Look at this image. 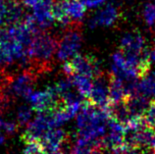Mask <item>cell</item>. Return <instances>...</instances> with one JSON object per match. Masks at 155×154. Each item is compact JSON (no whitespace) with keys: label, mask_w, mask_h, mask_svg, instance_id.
I'll return each instance as SVG.
<instances>
[{"label":"cell","mask_w":155,"mask_h":154,"mask_svg":"<svg viewBox=\"0 0 155 154\" xmlns=\"http://www.w3.org/2000/svg\"><path fill=\"white\" fill-rule=\"evenodd\" d=\"M153 3H154V4H155V0H154V2H153Z\"/></svg>","instance_id":"2e32d148"},{"label":"cell","mask_w":155,"mask_h":154,"mask_svg":"<svg viewBox=\"0 0 155 154\" xmlns=\"http://www.w3.org/2000/svg\"><path fill=\"white\" fill-rule=\"evenodd\" d=\"M144 49H146L145 40L138 32H129L121 39L120 52L124 54H137Z\"/></svg>","instance_id":"5b68a950"},{"label":"cell","mask_w":155,"mask_h":154,"mask_svg":"<svg viewBox=\"0 0 155 154\" xmlns=\"http://www.w3.org/2000/svg\"><path fill=\"white\" fill-rule=\"evenodd\" d=\"M120 18V12L118 8L113 5H107L103 9H101L94 17H93L89 26L91 28H95L97 26L99 27H110L113 26Z\"/></svg>","instance_id":"8992f818"},{"label":"cell","mask_w":155,"mask_h":154,"mask_svg":"<svg viewBox=\"0 0 155 154\" xmlns=\"http://www.w3.org/2000/svg\"><path fill=\"white\" fill-rule=\"evenodd\" d=\"M142 121L149 129H151L155 133V98L150 101V104L143 118H142Z\"/></svg>","instance_id":"30bf717a"},{"label":"cell","mask_w":155,"mask_h":154,"mask_svg":"<svg viewBox=\"0 0 155 154\" xmlns=\"http://www.w3.org/2000/svg\"><path fill=\"white\" fill-rule=\"evenodd\" d=\"M81 44V34L80 31V23H74L67 27L65 34L59 39L57 57L61 61H67L78 54Z\"/></svg>","instance_id":"7a4b0ae2"},{"label":"cell","mask_w":155,"mask_h":154,"mask_svg":"<svg viewBox=\"0 0 155 154\" xmlns=\"http://www.w3.org/2000/svg\"><path fill=\"white\" fill-rule=\"evenodd\" d=\"M67 78L70 80V82L74 87H76L77 90L79 91L83 96L87 97L89 95L92 87V82L91 79L87 78V77L81 76L78 74H71L67 76Z\"/></svg>","instance_id":"ba28073f"},{"label":"cell","mask_w":155,"mask_h":154,"mask_svg":"<svg viewBox=\"0 0 155 154\" xmlns=\"http://www.w3.org/2000/svg\"><path fill=\"white\" fill-rule=\"evenodd\" d=\"M138 92L146 97L155 98V74L146 75L138 84Z\"/></svg>","instance_id":"9c48e42d"},{"label":"cell","mask_w":155,"mask_h":154,"mask_svg":"<svg viewBox=\"0 0 155 154\" xmlns=\"http://www.w3.org/2000/svg\"><path fill=\"white\" fill-rule=\"evenodd\" d=\"M36 76L28 69L24 70L21 74H19L11 86V93L13 95H17L22 98L30 99L32 92V87L36 80Z\"/></svg>","instance_id":"277c9868"},{"label":"cell","mask_w":155,"mask_h":154,"mask_svg":"<svg viewBox=\"0 0 155 154\" xmlns=\"http://www.w3.org/2000/svg\"><path fill=\"white\" fill-rule=\"evenodd\" d=\"M63 2L68 17L73 22L79 23L81 20H83L87 8L83 3L79 0H63Z\"/></svg>","instance_id":"52a82bcc"},{"label":"cell","mask_w":155,"mask_h":154,"mask_svg":"<svg viewBox=\"0 0 155 154\" xmlns=\"http://www.w3.org/2000/svg\"><path fill=\"white\" fill-rule=\"evenodd\" d=\"M32 107L27 106V105H23L19 108L18 111V122L19 125L24 126L27 125L31 118V113H32Z\"/></svg>","instance_id":"7c38bea8"},{"label":"cell","mask_w":155,"mask_h":154,"mask_svg":"<svg viewBox=\"0 0 155 154\" xmlns=\"http://www.w3.org/2000/svg\"><path fill=\"white\" fill-rule=\"evenodd\" d=\"M142 16L145 23L149 27H155V4L148 2L143 7Z\"/></svg>","instance_id":"8fae6325"},{"label":"cell","mask_w":155,"mask_h":154,"mask_svg":"<svg viewBox=\"0 0 155 154\" xmlns=\"http://www.w3.org/2000/svg\"><path fill=\"white\" fill-rule=\"evenodd\" d=\"M150 56H151V58L155 61V44H154V46H153V49L151 51V55H150Z\"/></svg>","instance_id":"9a60e30c"},{"label":"cell","mask_w":155,"mask_h":154,"mask_svg":"<svg viewBox=\"0 0 155 154\" xmlns=\"http://www.w3.org/2000/svg\"><path fill=\"white\" fill-rule=\"evenodd\" d=\"M41 0H23L24 4H25L26 6H28V7H34L35 5H36L38 2H40Z\"/></svg>","instance_id":"5bb4252c"},{"label":"cell","mask_w":155,"mask_h":154,"mask_svg":"<svg viewBox=\"0 0 155 154\" xmlns=\"http://www.w3.org/2000/svg\"><path fill=\"white\" fill-rule=\"evenodd\" d=\"M153 154H155V152H154V153H153Z\"/></svg>","instance_id":"e0dca14e"},{"label":"cell","mask_w":155,"mask_h":154,"mask_svg":"<svg viewBox=\"0 0 155 154\" xmlns=\"http://www.w3.org/2000/svg\"><path fill=\"white\" fill-rule=\"evenodd\" d=\"M87 8H96L102 6L108 1V0H79Z\"/></svg>","instance_id":"4fadbf2b"},{"label":"cell","mask_w":155,"mask_h":154,"mask_svg":"<svg viewBox=\"0 0 155 154\" xmlns=\"http://www.w3.org/2000/svg\"><path fill=\"white\" fill-rule=\"evenodd\" d=\"M63 71L67 76L71 74H78L87 77L91 80L99 78L103 75L95 58L81 54H76L71 58V60L65 61Z\"/></svg>","instance_id":"6da1fadb"},{"label":"cell","mask_w":155,"mask_h":154,"mask_svg":"<svg viewBox=\"0 0 155 154\" xmlns=\"http://www.w3.org/2000/svg\"><path fill=\"white\" fill-rule=\"evenodd\" d=\"M87 101L92 105H94V106L105 110L106 107L110 103L109 76L108 82H106V80L104 79V75L93 80L91 93L87 96Z\"/></svg>","instance_id":"3957f363"}]
</instances>
